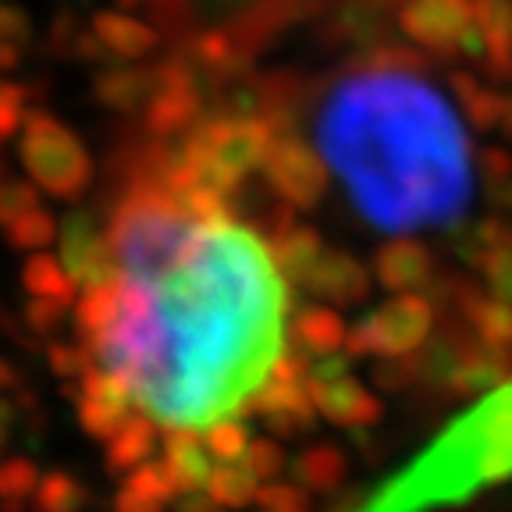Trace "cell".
I'll return each mask as SVG.
<instances>
[{
    "mask_svg": "<svg viewBox=\"0 0 512 512\" xmlns=\"http://www.w3.org/2000/svg\"><path fill=\"white\" fill-rule=\"evenodd\" d=\"M317 153L381 232L448 228L470 210L463 114L413 64L370 61L338 75L317 107Z\"/></svg>",
    "mask_w": 512,
    "mask_h": 512,
    "instance_id": "cell-1",
    "label": "cell"
},
{
    "mask_svg": "<svg viewBox=\"0 0 512 512\" xmlns=\"http://www.w3.org/2000/svg\"><path fill=\"white\" fill-rule=\"evenodd\" d=\"M274 136V125L260 114H221L200 121V128H192L185 139L175 182L207 200H221L264 164Z\"/></svg>",
    "mask_w": 512,
    "mask_h": 512,
    "instance_id": "cell-2",
    "label": "cell"
},
{
    "mask_svg": "<svg viewBox=\"0 0 512 512\" xmlns=\"http://www.w3.org/2000/svg\"><path fill=\"white\" fill-rule=\"evenodd\" d=\"M434 328V303L420 292H388L384 303L367 310V317L345 331V356H377L399 360L427 342Z\"/></svg>",
    "mask_w": 512,
    "mask_h": 512,
    "instance_id": "cell-3",
    "label": "cell"
},
{
    "mask_svg": "<svg viewBox=\"0 0 512 512\" xmlns=\"http://www.w3.org/2000/svg\"><path fill=\"white\" fill-rule=\"evenodd\" d=\"M260 175L267 189L292 210H313L331 189V171L324 157L296 136H274Z\"/></svg>",
    "mask_w": 512,
    "mask_h": 512,
    "instance_id": "cell-4",
    "label": "cell"
},
{
    "mask_svg": "<svg viewBox=\"0 0 512 512\" xmlns=\"http://www.w3.org/2000/svg\"><path fill=\"white\" fill-rule=\"evenodd\" d=\"M470 22L473 0H406L399 8V29L427 54H459Z\"/></svg>",
    "mask_w": 512,
    "mask_h": 512,
    "instance_id": "cell-5",
    "label": "cell"
},
{
    "mask_svg": "<svg viewBox=\"0 0 512 512\" xmlns=\"http://www.w3.org/2000/svg\"><path fill=\"white\" fill-rule=\"evenodd\" d=\"M203 121V93L196 75L185 64H171L157 72V89L146 104V125L157 136H175L182 128Z\"/></svg>",
    "mask_w": 512,
    "mask_h": 512,
    "instance_id": "cell-6",
    "label": "cell"
},
{
    "mask_svg": "<svg viewBox=\"0 0 512 512\" xmlns=\"http://www.w3.org/2000/svg\"><path fill=\"white\" fill-rule=\"evenodd\" d=\"M303 288H310L320 303H331L342 310V306H356L370 296L374 274L352 253H345V249L324 246V253H320L317 267H313V274L306 278Z\"/></svg>",
    "mask_w": 512,
    "mask_h": 512,
    "instance_id": "cell-7",
    "label": "cell"
},
{
    "mask_svg": "<svg viewBox=\"0 0 512 512\" xmlns=\"http://www.w3.org/2000/svg\"><path fill=\"white\" fill-rule=\"evenodd\" d=\"M370 274L384 292H420L434 278V256L413 235H395L374 253Z\"/></svg>",
    "mask_w": 512,
    "mask_h": 512,
    "instance_id": "cell-8",
    "label": "cell"
},
{
    "mask_svg": "<svg viewBox=\"0 0 512 512\" xmlns=\"http://www.w3.org/2000/svg\"><path fill=\"white\" fill-rule=\"evenodd\" d=\"M310 392L320 420H328L335 427H363L374 424L377 416H381V399L370 392L360 377H352V370L335 377V381L310 384Z\"/></svg>",
    "mask_w": 512,
    "mask_h": 512,
    "instance_id": "cell-9",
    "label": "cell"
},
{
    "mask_svg": "<svg viewBox=\"0 0 512 512\" xmlns=\"http://www.w3.org/2000/svg\"><path fill=\"white\" fill-rule=\"evenodd\" d=\"M345 324L342 310L331 303H310L288 320V342L299 356L306 360H324V356H335V352H345Z\"/></svg>",
    "mask_w": 512,
    "mask_h": 512,
    "instance_id": "cell-10",
    "label": "cell"
},
{
    "mask_svg": "<svg viewBox=\"0 0 512 512\" xmlns=\"http://www.w3.org/2000/svg\"><path fill=\"white\" fill-rule=\"evenodd\" d=\"M40 150L43 153H40V160H36V168H40V178L50 189L72 196V192H79L82 185H86L89 160L64 128H54V125L43 128Z\"/></svg>",
    "mask_w": 512,
    "mask_h": 512,
    "instance_id": "cell-11",
    "label": "cell"
},
{
    "mask_svg": "<svg viewBox=\"0 0 512 512\" xmlns=\"http://www.w3.org/2000/svg\"><path fill=\"white\" fill-rule=\"evenodd\" d=\"M473 22L484 36V72L512 82V0H473Z\"/></svg>",
    "mask_w": 512,
    "mask_h": 512,
    "instance_id": "cell-12",
    "label": "cell"
},
{
    "mask_svg": "<svg viewBox=\"0 0 512 512\" xmlns=\"http://www.w3.org/2000/svg\"><path fill=\"white\" fill-rule=\"evenodd\" d=\"M267 246H271L274 267H278L281 278L299 288L306 285V278H310L313 267H317L320 253H324V239H320V232L310 228V224H288V228H281Z\"/></svg>",
    "mask_w": 512,
    "mask_h": 512,
    "instance_id": "cell-13",
    "label": "cell"
},
{
    "mask_svg": "<svg viewBox=\"0 0 512 512\" xmlns=\"http://www.w3.org/2000/svg\"><path fill=\"white\" fill-rule=\"evenodd\" d=\"M452 96H456V107L473 128L480 132H495L505 121V107H509V96L505 89H498L495 82L480 79L473 72H456L452 75Z\"/></svg>",
    "mask_w": 512,
    "mask_h": 512,
    "instance_id": "cell-14",
    "label": "cell"
},
{
    "mask_svg": "<svg viewBox=\"0 0 512 512\" xmlns=\"http://www.w3.org/2000/svg\"><path fill=\"white\" fill-rule=\"evenodd\" d=\"M459 313L473 328V335L484 342V349L505 352L512 349V306L495 296H484L480 288H466L459 296Z\"/></svg>",
    "mask_w": 512,
    "mask_h": 512,
    "instance_id": "cell-15",
    "label": "cell"
},
{
    "mask_svg": "<svg viewBox=\"0 0 512 512\" xmlns=\"http://www.w3.org/2000/svg\"><path fill=\"white\" fill-rule=\"evenodd\" d=\"M96 32L118 57H146L157 47V32L128 15H100L96 18Z\"/></svg>",
    "mask_w": 512,
    "mask_h": 512,
    "instance_id": "cell-16",
    "label": "cell"
},
{
    "mask_svg": "<svg viewBox=\"0 0 512 512\" xmlns=\"http://www.w3.org/2000/svg\"><path fill=\"white\" fill-rule=\"evenodd\" d=\"M505 370V360L502 352H491V349H477V352H466L459 356L452 367H448V384L463 395H473V392H484L491 384L502 377Z\"/></svg>",
    "mask_w": 512,
    "mask_h": 512,
    "instance_id": "cell-17",
    "label": "cell"
},
{
    "mask_svg": "<svg viewBox=\"0 0 512 512\" xmlns=\"http://www.w3.org/2000/svg\"><path fill=\"white\" fill-rule=\"evenodd\" d=\"M153 89H157V75L136 72V68H128V72H114L104 79V96L114 107H139L143 100H150Z\"/></svg>",
    "mask_w": 512,
    "mask_h": 512,
    "instance_id": "cell-18",
    "label": "cell"
},
{
    "mask_svg": "<svg viewBox=\"0 0 512 512\" xmlns=\"http://www.w3.org/2000/svg\"><path fill=\"white\" fill-rule=\"evenodd\" d=\"M480 274H484V285H488V296L502 299V303L512 306V253L509 246L491 253L484 264H480Z\"/></svg>",
    "mask_w": 512,
    "mask_h": 512,
    "instance_id": "cell-19",
    "label": "cell"
},
{
    "mask_svg": "<svg viewBox=\"0 0 512 512\" xmlns=\"http://www.w3.org/2000/svg\"><path fill=\"white\" fill-rule=\"evenodd\" d=\"M232 40L224 36V32H203L200 40H196V57H200L203 68H228L232 61Z\"/></svg>",
    "mask_w": 512,
    "mask_h": 512,
    "instance_id": "cell-20",
    "label": "cell"
},
{
    "mask_svg": "<svg viewBox=\"0 0 512 512\" xmlns=\"http://www.w3.org/2000/svg\"><path fill=\"white\" fill-rule=\"evenodd\" d=\"M480 171H484V185H502L505 178H512V150L505 146H484L480 153Z\"/></svg>",
    "mask_w": 512,
    "mask_h": 512,
    "instance_id": "cell-21",
    "label": "cell"
},
{
    "mask_svg": "<svg viewBox=\"0 0 512 512\" xmlns=\"http://www.w3.org/2000/svg\"><path fill=\"white\" fill-rule=\"evenodd\" d=\"M207 15H235L239 8H246V4H253V0H196Z\"/></svg>",
    "mask_w": 512,
    "mask_h": 512,
    "instance_id": "cell-22",
    "label": "cell"
},
{
    "mask_svg": "<svg viewBox=\"0 0 512 512\" xmlns=\"http://www.w3.org/2000/svg\"><path fill=\"white\" fill-rule=\"evenodd\" d=\"M488 196L498 203V207L505 210V214H512V178H505L502 185H491V189H488Z\"/></svg>",
    "mask_w": 512,
    "mask_h": 512,
    "instance_id": "cell-23",
    "label": "cell"
},
{
    "mask_svg": "<svg viewBox=\"0 0 512 512\" xmlns=\"http://www.w3.org/2000/svg\"><path fill=\"white\" fill-rule=\"evenodd\" d=\"M509 86H512V82H509ZM505 96H509V107H505V121H502V132H505V136L512 139V89H509V93H505Z\"/></svg>",
    "mask_w": 512,
    "mask_h": 512,
    "instance_id": "cell-24",
    "label": "cell"
}]
</instances>
